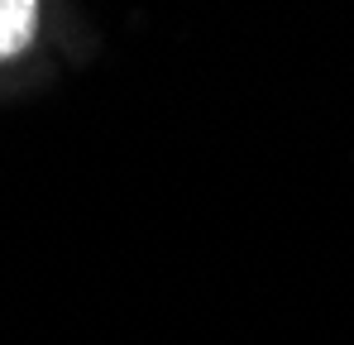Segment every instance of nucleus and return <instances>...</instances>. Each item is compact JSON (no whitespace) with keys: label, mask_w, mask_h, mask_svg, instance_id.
I'll use <instances>...</instances> for the list:
<instances>
[{"label":"nucleus","mask_w":354,"mask_h":345,"mask_svg":"<svg viewBox=\"0 0 354 345\" xmlns=\"http://www.w3.org/2000/svg\"><path fill=\"white\" fill-rule=\"evenodd\" d=\"M34 29H39L34 0H0V57H15L19 48H29Z\"/></svg>","instance_id":"nucleus-1"}]
</instances>
